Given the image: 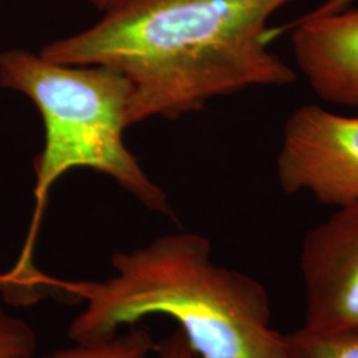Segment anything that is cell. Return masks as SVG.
<instances>
[{
    "instance_id": "277c9868",
    "label": "cell",
    "mask_w": 358,
    "mask_h": 358,
    "mask_svg": "<svg viewBox=\"0 0 358 358\" xmlns=\"http://www.w3.org/2000/svg\"><path fill=\"white\" fill-rule=\"evenodd\" d=\"M280 187L336 208L358 203V115L307 103L288 115L276 159Z\"/></svg>"
},
{
    "instance_id": "8992f818",
    "label": "cell",
    "mask_w": 358,
    "mask_h": 358,
    "mask_svg": "<svg viewBox=\"0 0 358 358\" xmlns=\"http://www.w3.org/2000/svg\"><path fill=\"white\" fill-rule=\"evenodd\" d=\"M291 32L297 71L325 103L358 109V8L272 27L273 40Z\"/></svg>"
},
{
    "instance_id": "9c48e42d",
    "label": "cell",
    "mask_w": 358,
    "mask_h": 358,
    "mask_svg": "<svg viewBox=\"0 0 358 358\" xmlns=\"http://www.w3.org/2000/svg\"><path fill=\"white\" fill-rule=\"evenodd\" d=\"M38 336L26 321L0 306V358H34Z\"/></svg>"
},
{
    "instance_id": "ba28073f",
    "label": "cell",
    "mask_w": 358,
    "mask_h": 358,
    "mask_svg": "<svg viewBox=\"0 0 358 358\" xmlns=\"http://www.w3.org/2000/svg\"><path fill=\"white\" fill-rule=\"evenodd\" d=\"M288 358H358V332L285 334Z\"/></svg>"
},
{
    "instance_id": "6da1fadb",
    "label": "cell",
    "mask_w": 358,
    "mask_h": 358,
    "mask_svg": "<svg viewBox=\"0 0 358 358\" xmlns=\"http://www.w3.org/2000/svg\"><path fill=\"white\" fill-rule=\"evenodd\" d=\"M294 1L117 0L97 23L40 55L125 77L130 127L150 117L177 120L217 97L296 81L294 68L269 48L271 19Z\"/></svg>"
},
{
    "instance_id": "52a82bcc",
    "label": "cell",
    "mask_w": 358,
    "mask_h": 358,
    "mask_svg": "<svg viewBox=\"0 0 358 358\" xmlns=\"http://www.w3.org/2000/svg\"><path fill=\"white\" fill-rule=\"evenodd\" d=\"M154 346L149 332L134 325L105 338L73 343L41 358H150Z\"/></svg>"
},
{
    "instance_id": "5b68a950",
    "label": "cell",
    "mask_w": 358,
    "mask_h": 358,
    "mask_svg": "<svg viewBox=\"0 0 358 358\" xmlns=\"http://www.w3.org/2000/svg\"><path fill=\"white\" fill-rule=\"evenodd\" d=\"M308 332H358V203L336 208L300 248Z\"/></svg>"
},
{
    "instance_id": "7c38bea8",
    "label": "cell",
    "mask_w": 358,
    "mask_h": 358,
    "mask_svg": "<svg viewBox=\"0 0 358 358\" xmlns=\"http://www.w3.org/2000/svg\"><path fill=\"white\" fill-rule=\"evenodd\" d=\"M13 287V279L10 272L0 273V291L4 292L6 297L11 292Z\"/></svg>"
},
{
    "instance_id": "4fadbf2b",
    "label": "cell",
    "mask_w": 358,
    "mask_h": 358,
    "mask_svg": "<svg viewBox=\"0 0 358 358\" xmlns=\"http://www.w3.org/2000/svg\"><path fill=\"white\" fill-rule=\"evenodd\" d=\"M90 1L96 8H99L100 11H103L108 6L113 4L117 0H90Z\"/></svg>"
},
{
    "instance_id": "3957f363",
    "label": "cell",
    "mask_w": 358,
    "mask_h": 358,
    "mask_svg": "<svg viewBox=\"0 0 358 358\" xmlns=\"http://www.w3.org/2000/svg\"><path fill=\"white\" fill-rule=\"evenodd\" d=\"M0 85L23 93L38 108L44 146L34 161L35 210L16 272L35 271L32 252L52 187L75 169L115 179L152 211L171 214L165 192L142 170L124 141L131 87L101 65L62 64L24 50L0 53Z\"/></svg>"
},
{
    "instance_id": "30bf717a",
    "label": "cell",
    "mask_w": 358,
    "mask_h": 358,
    "mask_svg": "<svg viewBox=\"0 0 358 358\" xmlns=\"http://www.w3.org/2000/svg\"><path fill=\"white\" fill-rule=\"evenodd\" d=\"M153 358H199L187 343L180 329H176L161 341L155 343Z\"/></svg>"
},
{
    "instance_id": "7a4b0ae2",
    "label": "cell",
    "mask_w": 358,
    "mask_h": 358,
    "mask_svg": "<svg viewBox=\"0 0 358 358\" xmlns=\"http://www.w3.org/2000/svg\"><path fill=\"white\" fill-rule=\"evenodd\" d=\"M103 280L53 285L84 304L68 327L72 343L100 340L148 317L176 321L199 358H288L285 334L272 327L266 288L217 264L211 242L173 234L112 257Z\"/></svg>"
},
{
    "instance_id": "8fae6325",
    "label": "cell",
    "mask_w": 358,
    "mask_h": 358,
    "mask_svg": "<svg viewBox=\"0 0 358 358\" xmlns=\"http://www.w3.org/2000/svg\"><path fill=\"white\" fill-rule=\"evenodd\" d=\"M353 1L355 0H325L321 3L319 7L299 16L297 19H315V17H322V16H328V15L343 13L353 4Z\"/></svg>"
}]
</instances>
